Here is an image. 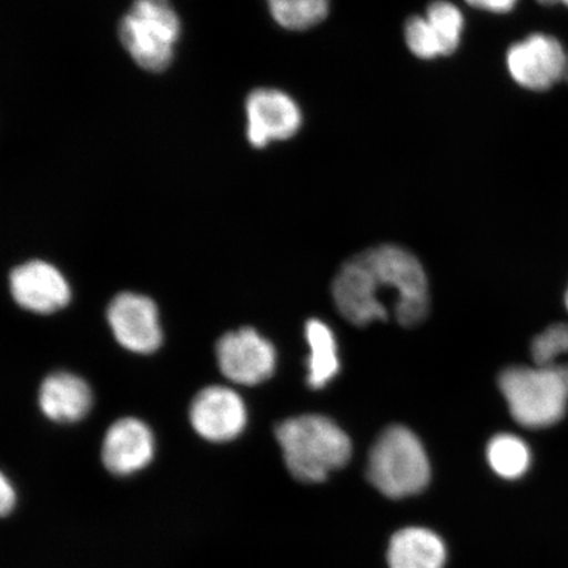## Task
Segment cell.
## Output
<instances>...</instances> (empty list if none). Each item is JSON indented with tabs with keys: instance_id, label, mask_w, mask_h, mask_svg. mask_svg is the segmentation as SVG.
<instances>
[{
	"instance_id": "5b68a950",
	"label": "cell",
	"mask_w": 568,
	"mask_h": 568,
	"mask_svg": "<svg viewBox=\"0 0 568 568\" xmlns=\"http://www.w3.org/2000/svg\"><path fill=\"white\" fill-rule=\"evenodd\" d=\"M180 36V19L169 0H134L120 21L119 38L139 67L165 70Z\"/></svg>"
},
{
	"instance_id": "5bb4252c",
	"label": "cell",
	"mask_w": 568,
	"mask_h": 568,
	"mask_svg": "<svg viewBox=\"0 0 568 568\" xmlns=\"http://www.w3.org/2000/svg\"><path fill=\"white\" fill-rule=\"evenodd\" d=\"M39 403L44 415L53 422H80L91 408V388L80 376L54 373L42 382Z\"/></svg>"
},
{
	"instance_id": "8992f818",
	"label": "cell",
	"mask_w": 568,
	"mask_h": 568,
	"mask_svg": "<svg viewBox=\"0 0 568 568\" xmlns=\"http://www.w3.org/2000/svg\"><path fill=\"white\" fill-rule=\"evenodd\" d=\"M216 357L220 372L239 385H258L275 371L274 346L253 328L226 333L219 339Z\"/></svg>"
},
{
	"instance_id": "52a82bcc",
	"label": "cell",
	"mask_w": 568,
	"mask_h": 568,
	"mask_svg": "<svg viewBox=\"0 0 568 568\" xmlns=\"http://www.w3.org/2000/svg\"><path fill=\"white\" fill-rule=\"evenodd\" d=\"M508 69L514 80L529 90H546L566 73L567 57L551 36L537 33L509 49Z\"/></svg>"
},
{
	"instance_id": "603a6c76",
	"label": "cell",
	"mask_w": 568,
	"mask_h": 568,
	"mask_svg": "<svg viewBox=\"0 0 568 568\" xmlns=\"http://www.w3.org/2000/svg\"><path fill=\"white\" fill-rule=\"evenodd\" d=\"M565 302H566V308L568 311V290H567V293H566Z\"/></svg>"
},
{
	"instance_id": "ba28073f",
	"label": "cell",
	"mask_w": 568,
	"mask_h": 568,
	"mask_svg": "<svg viewBox=\"0 0 568 568\" xmlns=\"http://www.w3.org/2000/svg\"><path fill=\"white\" fill-rule=\"evenodd\" d=\"M106 318L113 335L125 349L149 354L159 349L162 332L158 305L146 296L123 293L110 303Z\"/></svg>"
},
{
	"instance_id": "d6986e66",
	"label": "cell",
	"mask_w": 568,
	"mask_h": 568,
	"mask_svg": "<svg viewBox=\"0 0 568 568\" xmlns=\"http://www.w3.org/2000/svg\"><path fill=\"white\" fill-rule=\"evenodd\" d=\"M17 504V493L11 483L7 480L6 475H2L0 480V510L2 515L7 516L12 513Z\"/></svg>"
},
{
	"instance_id": "7402d4cb",
	"label": "cell",
	"mask_w": 568,
	"mask_h": 568,
	"mask_svg": "<svg viewBox=\"0 0 568 568\" xmlns=\"http://www.w3.org/2000/svg\"><path fill=\"white\" fill-rule=\"evenodd\" d=\"M538 2H541L545 4L564 3V4L568 6V0H538Z\"/></svg>"
},
{
	"instance_id": "277c9868",
	"label": "cell",
	"mask_w": 568,
	"mask_h": 568,
	"mask_svg": "<svg viewBox=\"0 0 568 568\" xmlns=\"http://www.w3.org/2000/svg\"><path fill=\"white\" fill-rule=\"evenodd\" d=\"M499 387L510 415L525 428H549L566 415L568 389L551 368L509 367L500 374Z\"/></svg>"
},
{
	"instance_id": "44dd1931",
	"label": "cell",
	"mask_w": 568,
	"mask_h": 568,
	"mask_svg": "<svg viewBox=\"0 0 568 568\" xmlns=\"http://www.w3.org/2000/svg\"><path fill=\"white\" fill-rule=\"evenodd\" d=\"M546 368H552L554 372H556L560 378H562L567 389H568V341L565 346V351L560 357L554 362L552 365Z\"/></svg>"
},
{
	"instance_id": "9a60e30c",
	"label": "cell",
	"mask_w": 568,
	"mask_h": 568,
	"mask_svg": "<svg viewBox=\"0 0 568 568\" xmlns=\"http://www.w3.org/2000/svg\"><path fill=\"white\" fill-rule=\"evenodd\" d=\"M446 546L435 531L425 528L402 529L390 538L389 568H444Z\"/></svg>"
},
{
	"instance_id": "3957f363",
	"label": "cell",
	"mask_w": 568,
	"mask_h": 568,
	"mask_svg": "<svg viewBox=\"0 0 568 568\" xmlns=\"http://www.w3.org/2000/svg\"><path fill=\"white\" fill-rule=\"evenodd\" d=\"M367 478L389 499L422 493L430 480V465L420 439L404 426H390L375 443Z\"/></svg>"
},
{
	"instance_id": "6da1fadb",
	"label": "cell",
	"mask_w": 568,
	"mask_h": 568,
	"mask_svg": "<svg viewBox=\"0 0 568 568\" xmlns=\"http://www.w3.org/2000/svg\"><path fill=\"white\" fill-rule=\"evenodd\" d=\"M333 297L347 322L365 326L388 320L389 300L403 326L428 315V280L420 262L404 248L383 245L354 255L333 282Z\"/></svg>"
},
{
	"instance_id": "ac0fdd59",
	"label": "cell",
	"mask_w": 568,
	"mask_h": 568,
	"mask_svg": "<svg viewBox=\"0 0 568 568\" xmlns=\"http://www.w3.org/2000/svg\"><path fill=\"white\" fill-rule=\"evenodd\" d=\"M268 9L287 30L302 31L328 16L329 0H267Z\"/></svg>"
},
{
	"instance_id": "9c48e42d",
	"label": "cell",
	"mask_w": 568,
	"mask_h": 568,
	"mask_svg": "<svg viewBox=\"0 0 568 568\" xmlns=\"http://www.w3.org/2000/svg\"><path fill=\"white\" fill-rule=\"evenodd\" d=\"M190 420L197 435L207 442L229 443L245 428V404L231 388L207 387L191 404Z\"/></svg>"
},
{
	"instance_id": "2e32d148",
	"label": "cell",
	"mask_w": 568,
	"mask_h": 568,
	"mask_svg": "<svg viewBox=\"0 0 568 568\" xmlns=\"http://www.w3.org/2000/svg\"><path fill=\"white\" fill-rule=\"evenodd\" d=\"M305 332L311 347L308 385L315 389L323 388L339 371L336 339L329 326L320 320H310Z\"/></svg>"
},
{
	"instance_id": "30bf717a",
	"label": "cell",
	"mask_w": 568,
	"mask_h": 568,
	"mask_svg": "<svg viewBox=\"0 0 568 568\" xmlns=\"http://www.w3.org/2000/svg\"><path fill=\"white\" fill-rule=\"evenodd\" d=\"M464 26L458 7L437 0L428 7L425 17L410 18L404 33L410 52L430 60L456 52Z\"/></svg>"
},
{
	"instance_id": "ffe728a7",
	"label": "cell",
	"mask_w": 568,
	"mask_h": 568,
	"mask_svg": "<svg viewBox=\"0 0 568 568\" xmlns=\"http://www.w3.org/2000/svg\"><path fill=\"white\" fill-rule=\"evenodd\" d=\"M473 7L489 12H508L514 9L517 0H466Z\"/></svg>"
},
{
	"instance_id": "7c38bea8",
	"label": "cell",
	"mask_w": 568,
	"mask_h": 568,
	"mask_svg": "<svg viewBox=\"0 0 568 568\" xmlns=\"http://www.w3.org/2000/svg\"><path fill=\"white\" fill-rule=\"evenodd\" d=\"M10 284L13 300L34 314H53L70 302L69 283L47 262L31 261L13 268Z\"/></svg>"
},
{
	"instance_id": "e0dca14e",
	"label": "cell",
	"mask_w": 568,
	"mask_h": 568,
	"mask_svg": "<svg viewBox=\"0 0 568 568\" xmlns=\"http://www.w3.org/2000/svg\"><path fill=\"white\" fill-rule=\"evenodd\" d=\"M489 466L508 480L521 478L529 470L531 456L527 444L513 435H500L493 438L487 449Z\"/></svg>"
},
{
	"instance_id": "4fadbf2b",
	"label": "cell",
	"mask_w": 568,
	"mask_h": 568,
	"mask_svg": "<svg viewBox=\"0 0 568 568\" xmlns=\"http://www.w3.org/2000/svg\"><path fill=\"white\" fill-rule=\"evenodd\" d=\"M154 450V437L149 426L138 418L128 417L106 430L102 460L111 474L126 477L151 464Z\"/></svg>"
},
{
	"instance_id": "8fae6325",
	"label": "cell",
	"mask_w": 568,
	"mask_h": 568,
	"mask_svg": "<svg viewBox=\"0 0 568 568\" xmlns=\"http://www.w3.org/2000/svg\"><path fill=\"white\" fill-rule=\"evenodd\" d=\"M247 139L255 148L293 138L302 124L300 106L278 90L260 89L246 101Z\"/></svg>"
},
{
	"instance_id": "7a4b0ae2",
	"label": "cell",
	"mask_w": 568,
	"mask_h": 568,
	"mask_svg": "<svg viewBox=\"0 0 568 568\" xmlns=\"http://www.w3.org/2000/svg\"><path fill=\"white\" fill-rule=\"evenodd\" d=\"M275 436L288 471L303 483L324 481L352 457L351 438L324 416L288 418L276 426Z\"/></svg>"
}]
</instances>
